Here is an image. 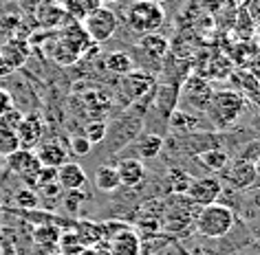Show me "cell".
I'll return each mask as SVG.
<instances>
[{
  "instance_id": "cell-1",
  "label": "cell",
  "mask_w": 260,
  "mask_h": 255,
  "mask_svg": "<svg viewBox=\"0 0 260 255\" xmlns=\"http://www.w3.org/2000/svg\"><path fill=\"white\" fill-rule=\"evenodd\" d=\"M166 22V11L154 0H135L126 11V24L135 33H157Z\"/></svg>"
},
{
  "instance_id": "cell-2",
  "label": "cell",
  "mask_w": 260,
  "mask_h": 255,
  "mask_svg": "<svg viewBox=\"0 0 260 255\" xmlns=\"http://www.w3.org/2000/svg\"><path fill=\"white\" fill-rule=\"evenodd\" d=\"M243 110H245L243 95L236 93V90H218V93H212V99L207 103L205 113L216 128H227L232 123H236Z\"/></svg>"
},
{
  "instance_id": "cell-3",
  "label": "cell",
  "mask_w": 260,
  "mask_h": 255,
  "mask_svg": "<svg viewBox=\"0 0 260 255\" xmlns=\"http://www.w3.org/2000/svg\"><path fill=\"white\" fill-rule=\"evenodd\" d=\"M234 227V211L223 205H207L201 207V213L197 215V231L203 238H223Z\"/></svg>"
},
{
  "instance_id": "cell-4",
  "label": "cell",
  "mask_w": 260,
  "mask_h": 255,
  "mask_svg": "<svg viewBox=\"0 0 260 255\" xmlns=\"http://www.w3.org/2000/svg\"><path fill=\"white\" fill-rule=\"evenodd\" d=\"M117 24H119V20H117L115 11L104 7V5L97 7L95 11H90L82 20L84 31L90 38V42H95V44H104L106 40H110L117 31Z\"/></svg>"
},
{
  "instance_id": "cell-5",
  "label": "cell",
  "mask_w": 260,
  "mask_h": 255,
  "mask_svg": "<svg viewBox=\"0 0 260 255\" xmlns=\"http://www.w3.org/2000/svg\"><path fill=\"white\" fill-rule=\"evenodd\" d=\"M220 192H223V185H220L218 178L203 176V178H192L185 194L192 202H197L201 207H207V205H214V202L218 200Z\"/></svg>"
},
{
  "instance_id": "cell-6",
  "label": "cell",
  "mask_w": 260,
  "mask_h": 255,
  "mask_svg": "<svg viewBox=\"0 0 260 255\" xmlns=\"http://www.w3.org/2000/svg\"><path fill=\"white\" fill-rule=\"evenodd\" d=\"M7 165L14 174H18L20 178H24L27 183H36L38 180V172L42 169V165L38 163L34 150H16L14 154L7 156Z\"/></svg>"
},
{
  "instance_id": "cell-7",
  "label": "cell",
  "mask_w": 260,
  "mask_h": 255,
  "mask_svg": "<svg viewBox=\"0 0 260 255\" xmlns=\"http://www.w3.org/2000/svg\"><path fill=\"white\" fill-rule=\"evenodd\" d=\"M220 172H223V178L230 183V187H234V189H249L256 185V172H253L251 161L238 159L234 163H227Z\"/></svg>"
},
{
  "instance_id": "cell-8",
  "label": "cell",
  "mask_w": 260,
  "mask_h": 255,
  "mask_svg": "<svg viewBox=\"0 0 260 255\" xmlns=\"http://www.w3.org/2000/svg\"><path fill=\"white\" fill-rule=\"evenodd\" d=\"M36 159L42 167H53L57 169L62 163L69 161V150L60 141H40L36 145Z\"/></svg>"
},
{
  "instance_id": "cell-9",
  "label": "cell",
  "mask_w": 260,
  "mask_h": 255,
  "mask_svg": "<svg viewBox=\"0 0 260 255\" xmlns=\"http://www.w3.org/2000/svg\"><path fill=\"white\" fill-rule=\"evenodd\" d=\"M108 255H141V240L130 229L113 233L108 242Z\"/></svg>"
},
{
  "instance_id": "cell-10",
  "label": "cell",
  "mask_w": 260,
  "mask_h": 255,
  "mask_svg": "<svg viewBox=\"0 0 260 255\" xmlns=\"http://www.w3.org/2000/svg\"><path fill=\"white\" fill-rule=\"evenodd\" d=\"M42 121L38 115H24L22 121L18 123L16 134L20 139V148L24 150H34L42 139Z\"/></svg>"
},
{
  "instance_id": "cell-11",
  "label": "cell",
  "mask_w": 260,
  "mask_h": 255,
  "mask_svg": "<svg viewBox=\"0 0 260 255\" xmlns=\"http://www.w3.org/2000/svg\"><path fill=\"white\" fill-rule=\"evenodd\" d=\"M123 93H126L130 99H139L146 93H152L154 90V77L148 73H141V70H130L128 75H123Z\"/></svg>"
},
{
  "instance_id": "cell-12",
  "label": "cell",
  "mask_w": 260,
  "mask_h": 255,
  "mask_svg": "<svg viewBox=\"0 0 260 255\" xmlns=\"http://www.w3.org/2000/svg\"><path fill=\"white\" fill-rule=\"evenodd\" d=\"M55 176H57V185L62 189H67V192H73V189H82L86 185V174H84V169L77 165V163H62L60 167L55 169Z\"/></svg>"
},
{
  "instance_id": "cell-13",
  "label": "cell",
  "mask_w": 260,
  "mask_h": 255,
  "mask_svg": "<svg viewBox=\"0 0 260 255\" xmlns=\"http://www.w3.org/2000/svg\"><path fill=\"white\" fill-rule=\"evenodd\" d=\"M115 169L119 176V183L126 187H135L146 178V165L139 159H121L115 165Z\"/></svg>"
},
{
  "instance_id": "cell-14",
  "label": "cell",
  "mask_w": 260,
  "mask_h": 255,
  "mask_svg": "<svg viewBox=\"0 0 260 255\" xmlns=\"http://www.w3.org/2000/svg\"><path fill=\"white\" fill-rule=\"evenodd\" d=\"M185 97L190 99L192 103H197L199 106V97H201V103H203V108H207V103L212 99V86L207 84L205 80H201V77H190V80L185 82V88H183Z\"/></svg>"
},
{
  "instance_id": "cell-15",
  "label": "cell",
  "mask_w": 260,
  "mask_h": 255,
  "mask_svg": "<svg viewBox=\"0 0 260 255\" xmlns=\"http://www.w3.org/2000/svg\"><path fill=\"white\" fill-rule=\"evenodd\" d=\"M62 9L64 14H67L71 20L75 22H82L84 18H86L90 11H95L97 7H102L100 0H62Z\"/></svg>"
},
{
  "instance_id": "cell-16",
  "label": "cell",
  "mask_w": 260,
  "mask_h": 255,
  "mask_svg": "<svg viewBox=\"0 0 260 255\" xmlns=\"http://www.w3.org/2000/svg\"><path fill=\"white\" fill-rule=\"evenodd\" d=\"M0 55L5 57V62L9 64L11 68H18V66H22L24 60H27V55H29V51H27V44H24L22 40L20 42H16V40H11L7 44H0Z\"/></svg>"
},
{
  "instance_id": "cell-17",
  "label": "cell",
  "mask_w": 260,
  "mask_h": 255,
  "mask_svg": "<svg viewBox=\"0 0 260 255\" xmlns=\"http://www.w3.org/2000/svg\"><path fill=\"white\" fill-rule=\"evenodd\" d=\"M177 101H179V86H174V84H166V86L157 88V106H159L161 113H164L166 119L174 113Z\"/></svg>"
},
{
  "instance_id": "cell-18",
  "label": "cell",
  "mask_w": 260,
  "mask_h": 255,
  "mask_svg": "<svg viewBox=\"0 0 260 255\" xmlns=\"http://www.w3.org/2000/svg\"><path fill=\"white\" fill-rule=\"evenodd\" d=\"M64 16L67 14H64L62 5L55 0H40L38 3V20L42 24H57Z\"/></svg>"
},
{
  "instance_id": "cell-19",
  "label": "cell",
  "mask_w": 260,
  "mask_h": 255,
  "mask_svg": "<svg viewBox=\"0 0 260 255\" xmlns=\"http://www.w3.org/2000/svg\"><path fill=\"white\" fill-rule=\"evenodd\" d=\"M95 187L100 189V192H115L117 187H121L115 165H102L97 169L95 172Z\"/></svg>"
},
{
  "instance_id": "cell-20",
  "label": "cell",
  "mask_w": 260,
  "mask_h": 255,
  "mask_svg": "<svg viewBox=\"0 0 260 255\" xmlns=\"http://www.w3.org/2000/svg\"><path fill=\"white\" fill-rule=\"evenodd\" d=\"M137 47L144 49L148 55L157 57V60L166 57V53H168V40H166V38H161V35H157V33H146V35H141V40L137 42Z\"/></svg>"
},
{
  "instance_id": "cell-21",
  "label": "cell",
  "mask_w": 260,
  "mask_h": 255,
  "mask_svg": "<svg viewBox=\"0 0 260 255\" xmlns=\"http://www.w3.org/2000/svg\"><path fill=\"white\" fill-rule=\"evenodd\" d=\"M104 66H106L110 73L115 75H128L130 70H133V57L128 53H121V51H117V53H108L106 60H104Z\"/></svg>"
},
{
  "instance_id": "cell-22",
  "label": "cell",
  "mask_w": 260,
  "mask_h": 255,
  "mask_svg": "<svg viewBox=\"0 0 260 255\" xmlns=\"http://www.w3.org/2000/svg\"><path fill=\"white\" fill-rule=\"evenodd\" d=\"M199 161L203 163L207 169H212V172H220V169L230 163V156L218 148H210V150H205V152L199 154Z\"/></svg>"
},
{
  "instance_id": "cell-23",
  "label": "cell",
  "mask_w": 260,
  "mask_h": 255,
  "mask_svg": "<svg viewBox=\"0 0 260 255\" xmlns=\"http://www.w3.org/2000/svg\"><path fill=\"white\" fill-rule=\"evenodd\" d=\"M161 150H164V139L159 134H146L137 143V152L141 159H154V156H159Z\"/></svg>"
},
{
  "instance_id": "cell-24",
  "label": "cell",
  "mask_w": 260,
  "mask_h": 255,
  "mask_svg": "<svg viewBox=\"0 0 260 255\" xmlns=\"http://www.w3.org/2000/svg\"><path fill=\"white\" fill-rule=\"evenodd\" d=\"M190 183H192V176L185 174L183 169H170L168 172V185H170V192L174 194H185Z\"/></svg>"
},
{
  "instance_id": "cell-25",
  "label": "cell",
  "mask_w": 260,
  "mask_h": 255,
  "mask_svg": "<svg viewBox=\"0 0 260 255\" xmlns=\"http://www.w3.org/2000/svg\"><path fill=\"white\" fill-rule=\"evenodd\" d=\"M16 150H20V139H18L16 130L0 128V156H5V159H7V156L14 154Z\"/></svg>"
},
{
  "instance_id": "cell-26",
  "label": "cell",
  "mask_w": 260,
  "mask_h": 255,
  "mask_svg": "<svg viewBox=\"0 0 260 255\" xmlns=\"http://www.w3.org/2000/svg\"><path fill=\"white\" fill-rule=\"evenodd\" d=\"M168 121H170L172 130H177V132H185V130L197 128V119L187 113H172L170 117H168Z\"/></svg>"
},
{
  "instance_id": "cell-27",
  "label": "cell",
  "mask_w": 260,
  "mask_h": 255,
  "mask_svg": "<svg viewBox=\"0 0 260 255\" xmlns=\"http://www.w3.org/2000/svg\"><path fill=\"white\" fill-rule=\"evenodd\" d=\"M106 132H108V128H106V123L104 121H93V123H88V126L84 128V136L88 139L90 145L102 143L104 139H106Z\"/></svg>"
},
{
  "instance_id": "cell-28",
  "label": "cell",
  "mask_w": 260,
  "mask_h": 255,
  "mask_svg": "<svg viewBox=\"0 0 260 255\" xmlns=\"http://www.w3.org/2000/svg\"><path fill=\"white\" fill-rule=\"evenodd\" d=\"M22 113L18 108L11 106L9 110H5L3 115H0V128H5V130H16L18 128V123L22 121Z\"/></svg>"
},
{
  "instance_id": "cell-29",
  "label": "cell",
  "mask_w": 260,
  "mask_h": 255,
  "mask_svg": "<svg viewBox=\"0 0 260 255\" xmlns=\"http://www.w3.org/2000/svg\"><path fill=\"white\" fill-rule=\"evenodd\" d=\"M34 238H36V242H40V244H55V242L60 240V231H57L55 227H38Z\"/></svg>"
},
{
  "instance_id": "cell-30",
  "label": "cell",
  "mask_w": 260,
  "mask_h": 255,
  "mask_svg": "<svg viewBox=\"0 0 260 255\" xmlns=\"http://www.w3.org/2000/svg\"><path fill=\"white\" fill-rule=\"evenodd\" d=\"M16 202L20 207H24V209H34L38 205V194L24 187V189H20V192L16 194Z\"/></svg>"
},
{
  "instance_id": "cell-31",
  "label": "cell",
  "mask_w": 260,
  "mask_h": 255,
  "mask_svg": "<svg viewBox=\"0 0 260 255\" xmlns=\"http://www.w3.org/2000/svg\"><path fill=\"white\" fill-rule=\"evenodd\" d=\"M90 150H93V145L88 143L86 136H73V139H71V152L75 156H86Z\"/></svg>"
},
{
  "instance_id": "cell-32",
  "label": "cell",
  "mask_w": 260,
  "mask_h": 255,
  "mask_svg": "<svg viewBox=\"0 0 260 255\" xmlns=\"http://www.w3.org/2000/svg\"><path fill=\"white\" fill-rule=\"evenodd\" d=\"M84 198H86V196L82 194V189H73V192H69L67 198H64V207H67V211L77 213V209H80V202Z\"/></svg>"
},
{
  "instance_id": "cell-33",
  "label": "cell",
  "mask_w": 260,
  "mask_h": 255,
  "mask_svg": "<svg viewBox=\"0 0 260 255\" xmlns=\"http://www.w3.org/2000/svg\"><path fill=\"white\" fill-rule=\"evenodd\" d=\"M14 106V99H11V93L7 88H0V115L5 113V110H9Z\"/></svg>"
},
{
  "instance_id": "cell-34",
  "label": "cell",
  "mask_w": 260,
  "mask_h": 255,
  "mask_svg": "<svg viewBox=\"0 0 260 255\" xmlns=\"http://www.w3.org/2000/svg\"><path fill=\"white\" fill-rule=\"evenodd\" d=\"M11 70H14V68H11V66H9V64H7V62H5V57H3V55H0V77H7V75L11 73Z\"/></svg>"
},
{
  "instance_id": "cell-35",
  "label": "cell",
  "mask_w": 260,
  "mask_h": 255,
  "mask_svg": "<svg viewBox=\"0 0 260 255\" xmlns=\"http://www.w3.org/2000/svg\"><path fill=\"white\" fill-rule=\"evenodd\" d=\"M253 172H256V180H258L260 178V156L253 161Z\"/></svg>"
},
{
  "instance_id": "cell-36",
  "label": "cell",
  "mask_w": 260,
  "mask_h": 255,
  "mask_svg": "<svg viewBox=\"0 0 260 255\" xmlns=\"http://www.w3.org/2000/svg\"><path fill=\"white\" fill-rule=\"evenodd\" d=\"M256 35L260 38V16H256Z\"/></svg>"
},
{
  "instance_id": "cell-37",
  "label": "cell",
  "mask_w": 260,
  "mask_h": 255,
  "mask_svg": "<svg viewBox=\"0 0 260 255\" xmlns=\"http://www.w3.org/2000/svg\"><path fill=\"white\" fill-rule=\"evenodd\" d=\"M256 106H258V113H260V93L256 95Z\"/></svg>"
},
{
  "instance_id": "cell-38",
  "label": "cell",
  "mask_w": 260,
  "mask_h": 255,
  "mask_svg": "<svg viewBox=\"0 0 260 255\" xmlns=\"http://www.w3.org/2000/svg\"><path fill=\"white\" fill-rule=\"evenodd\" d=\"M100 3H102V5H113L115 0H100Z\"/></svg>"
},
{
  "instance_id": "cell-39",
  "label": "cell",
  "mask_w": 260,
  "mask_h": 255,
  "mask_svg": "<svg viewBox=\"0 0 260 255\" xmlns=\"http://www.w3.org/2000/svg\"><path fill=\"white\" fill-rule=\"evenodd\" d=\"M256 84H258V93H260V73L256 75Z\"/></svg>"
},
{
  "instance_id": "cell-40",
  "label": "cell",
  "mask_w": 260,
  "mask_h": 255,
  "mask_svg": "<svg viewBox=\"0 0 260 255\" xmlns=\"http://www.w3.org/2000/svg\"><path fill=\"white\" fill-rule=\"evenodd\" d=\"M232 3H236V5H240V3H245V0H232Z\"/></svg>"
},
{
  "instance_id": "cell-41",
  "label": "cell",
  "mask_w": 260,
  "mask_h": 255,
  "mask_svg": "<svg viewBox=\"0 0 260 255\" xmlns=\"http://www.w3.org/2000/svg\"><path fill=\"white\" fill-rule=\"evenodd\" d=\"M154 3H159V5H164V0H154Z\"/></svg>"
},
{
  "instance_id": "cell-42",
  "label": "cell",
  "mask_w": 260,
  "mask_h": 255,
  "mask_svg": "<svg viewBox=\"0 0 260 255\" xmlns=\"http://www.w3.org/2000/svg\"><path fill=\"white\" fill-rule=\"evenodd\" d=\"M253 5H258V7H260V0H256V3H253Z\"/></svg>"
},
{
  "instance_id": "cell-43",
  "label": "cell",
  "mask_w": 260,
  "mask_h": 255,
  "mask_svg": "<svg viewBox=\"0 0 260 255\" xmlns=\"http://www.w3.org/2000/svg\"><path fill=\"white\" fill-rule=\"evenodd\" d=\"M55 3H62V0H55Z\"/></svg>"
},
{
  "instance_id": "cell-44",
  "label": "cell",
  "mask_w": 260,
  "mask_h": 255,
  "mask_svg": "<svg viewBox=\"0 0 260 255\" xmlns=\"http://www.w3.org/2000/svg\"><path fill=\"white\" fill-rule=\"evenodd\" d=\"M0 44H3V40H0Z\"/></svg>"
}]
</instances>
